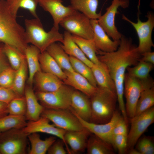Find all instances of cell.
<instances>
[{"instance_id": "6da1fadb", "label": "cell", "mask_w": 154, "mask_h": 154, "mask_svg": "<svg viewBox=\"0 0 154 154\" xmlns=\"http://www.w3.org/2000/svg\"><path fill=\"white\" fill-rule=\"evenodd\" d=\"M97 54L114 82L119 107L122 117L126 119L127 117L123 99L125 72L127 67L134 66L139 62L141 54L132 39L122 35L116 51L106 52L98 50Z\"/></svg>"}, {"instance_id": "7a4b0ae2", "label": "cell", "mask_w": 154, "mask_h": 154, "mask_svg": "<svg viewBox=\"0 0 154 154\" xmlns=\"http://www.w3.org/2000/svg\"><path fill=\"white\" fill-rule=\"evenodd\" d=\"M16 17L10 12L6 1L0 0V42L14 46L24 54L28 45L25 29L17 22Z\"/></svg>"}, {"instance_id": "3957f363", "label": "cell", "mask_w": 154, "mask_h": 154, "mask_svg": "<svg viewBox=\"0 0 154 154\" xmlns=\"http://www.w3.org/2000/svg\"><path fill=\"white\" fill-rule=\"evenodd\" d=\"M91 115L89 122L103 124L109 122L116 110V93L109 89L97 87L90 97Z\"/></svg>"}, {"instance_id": "277c9868", "label": "cell", "mask_w": 154, "mask_h": 154, "mask_svg": "<svg viewBox=\"0 0 154 154\" xmlns=\"http://www.w3.org/2000/svg\"><path fill=\"white\" fill-rule=\"evenodd\" d=\"M25 32L27 42L37 47L41 52L46 50L52 44L59 42L62 43L63 35L53 27L46 32L39 18L26 19Z\"/></svg>"}, {"instance_id": "5b68a950", "label": "cell", "mask_w": 154, "mask_h": 154, "mask_svg": "<svg viewBox=\"0 0 154 154\" xmlns=\"http://www.w3.org/2000/svg\"><path fill=\"white\" fill-rule=\"evenodd\" d=\"M154 86V81L151 77L140 79L126 73L124 80L123 94L126 98L125 104L127 115L130 119L135 116L136 105L141 92L146 89Z\"/></svg>"}, {"instance_id": "8992f818", "label": "cell", "mask_w": 154, "mask_h": 154, "mask_svg": "<svg viewBox=\"0 0 154 154\" xmlns=\"http://www.w3.org/2000/svg\"><path fill=\"white\" fill-rule=\"evenodd\" d=\"M139 4L138 5L137 22L134 23L127 18L124 15L122 18L130 23L135 29L139 38V43L137 46L139 52L141 54L145 52L151 51V48L154 47L152 39V33L154 27V15L153 12L148 11L146 17L147 20L145 22L140 19Z\"/></svg>"}, {"instance_id": "52a82bcc", "label": "cell", "mask_w": 154, "mask_h": 154, "mask_svg": "<svg viewBox=\"0 0 154 154\" xmlns=\"http://www.w3.org/2000/svg\"><path fill=\"white\" fill-rule=\"evenodd\" d=\"M74 90L72 87L64 84L55 91L48 92L37 91L35 94L44 108L68 109L70 106Z\"/></svg>"}, {"instance_id": "ba28073f", "label": "cell", "mask_w": 154, "mask_h": 154, "mask_svg": "<svg viewBox=\"0 0 154 154\" xmlns=\"http://www.w3.org/2000/svg\"><path fill=\"white\" fill-rule=\"evenodd\" d=\"M28 135L22 129H13L1 132L0 154H26Z\"/></svg>"}, {"instance_id": "9c48e42d", "label": "cell", "mask_w": 154, "mask_h": 154, "mask_svg": "<svg viewBox=\"0 0 154 154\" xmlns=\"http://www.w3.org/2000/svg\"><path fill=\"white\" fill-rule=\"evenodd\" d=\"M60 25L72 35L86 39H93L94 32L90 19L79 11H76L64 18Z\"/></svg>"}, {"instance_id": "30bf717a", "label": "cell", "mask_w": 154, "mask_h": 154, "mask_svg": "<svg viewBox=\"0 0 154 154\" xmlns=\"http://www.w3.org/2000/svg\"><path fill=\"white\" fill-rule=\"evenodd\" d=\"M41 116L47 118L56 127L66 131L80 130L85 128L69 109L44 108Z\"/></svg>"}, {"instance_id": "8fae6325", "label": "cell", "mask_w": 154, "mask_h": 154, "mask_svg": "<svg viewBox=\"0 0 154 154\" xmlns=\"http://www.w3.org/2000/svg\"><path fill=\"white\" fill-rule=\"evenodd\" d=\"M131 122L130 129L127 135V150L134 148L141 135L154 123V106L131 119Z\"/></svg>"}, {"instance_id": "7c38bea8", "label": "cell", "mask_w": 154, "mask_h": 154, "mask_svg": "<svg viewBox=\"0 0 154 154\" xmlns=\"http://www.w3.org/2000/svg\"><path fill=\"white\" fill-rule=\"evenodd\" d=\"M129 5V0H113L111 5L106 8V13L97 19L99 25L113 40H120L122 35L115 24V16L118 13L117 9L120 7L127 8Z\"/></svg>"}, {"instance_id": "4fadbf2b", "label": "cell", "mask_w": 154, "mask_h": 154, "mask_svg": "<svg viewBox=\"0 0 154 154\" xmlns=\"http://www.w3.org/2000/svg\"><path fill=\"white\" fill-rule=\"evenodd\" d=\"M50 120L47 118L40 116L35 121H29L22 130L28 135L35 132H41L52 135L63 140L66 146V151L71 154L70 149L66 143L64 135L66 131L56 127L53 124L49 123Z\"/></svg>"}, {"instance_id": "5bb4252c", "label": "cell", "mask_w": 154, "mask_h": 154, "mask_svg": "<svg viewBox=\"0 0 154 154\" xmlns=\"http://www.w3.org/2000/svg\"><path fill=\"white\" fill-rule=\"evenodd\" d=\"M72 113L77 117L84 128L91 133L95 135L112 145V132L117 123L123 117L121 112L116 110L110 121L107 123L103 124H96L85 121Z\"/></svg>"}, {"instance_id": "9a60e30c", "label": "cell", "mask_w": 154, "mask_h": 154, "mask_svg": "<svg viewBox=\"0 0 154 154\" xmlns=\"http://www.w3.org/2000/svg\"><path fill=\"white\" fill-rule=\"evenodd\" d=\"M62 2V0H38V4L50 14L53 21V27L58 30L61 21L77 11L71 5L65 6Z\"/></svg>"}, {"instance_id": "2e32d148", "label": "cell", "mask_w": 154, "mask_h": 154, "mask_svg": "<svg viewBox=\"0 0 154 154\" xmlns=\"http://www.w3.org/2000/svg\"><path fill=\"white\" fill-rule=\"evenodd\" d=\"M94 36L92 40L98 50L110 52L116 51L120 43V40H112L99 25L98 20L90 19Z\"/></svg>"}, {"instance_id": "e0dca14e", "label": "cell", "mask_w": 154, "mask_h": 154, "mask_svg": "<svg viewBox=\"0 0 154 154\" xmlns=\"http://www.w3.org/2000/svg\"><path fill=\"white\" fill-rule=\"evenodd\" d=\"M69 109L82 119L89 122L91 115L90 98L77 90L72 92Z\"/></svg>"}, {"instance_id": "ac0fdd59", "label": "cell", "mask_w": 154, "mask_h": 154, "mask_svg": "<svg viewBox=\"0 0 154 154\" xmlns=\"http://www.w3.org/2000/svg\"><path fill=\"white\" fill-rule=\"evenodd\" d=\"M92 133L87 129L66 131L64 139L70 148L71 154L83 152L86 149L88 139Z\"/></svg>"}, {"instance_id": "d6986e66", "label": "cell", "mask_w": 154, "mask_h": 154, "mask_svg": "<svg viewBox=\"0 0 154 154\" xmlns=\"http://www.w3.org/2000/svg\"><path fill=\"white\" fill-rule=\"evenodd\" d=\"M37 91L48 92L55 91L64 84L56 76L41 70L36 73L34 78Z\"/></svg>"}, {"instance_id": "ffe728a7", "label": "cell", "mask_w": 154, "mask_h": 154, "mask_svg": "<svg viewBox=\"0 0 154 154\" xmlns=\"http://www.w3.org/2000/svg\"><path fill=\"white\" fill-rule=\"evenodd\" d=\"M66 78L63 81L66 85L75 88L90 98L94 93L97 88L93 86L84 77L74 71H64Z\"/></svg>"}, {"instance_id": "44dd1931", "label": "cell", "mask_w": 154, "mask_h": 154, "mask_svg": "<svg viewBox=\"0 0 154 154\" xmlns=\"http://www.w3.org/2000/svg\"><path fill=\"white\" fill-rule=\"evenodd\" d=\"M27 105L25 116L27 120L35 121L38 119L44 108L38 102L32 86L25 87L24 91Z\"/></svg>"}, {"instance_id": "7402d4cb", "label": "cell", "mask_w": 154, "mask_h": 154, "mask_svg": "<svg viewBox=\"0 0 154 154\" xmlns=\"http://www.w3.org/2000/svg\"><path fill=\"white\" fill-rule=\"evenodd\" d=\"M63 35L64 40L63 44H61V45L65 52L69 56L75 58L91 68L94 64L73 41L72 35L66 31L64 32Z\"/></svg>"}, {"instance_id": "603a6c76", "label": "cell", "mask_w": 154, "mask_h": 154, "mask_svg": "<svg viewBox=\"0 0 154 154\" xmlns=\"http://www.w3.org/2000/svg\"><path fill=\"white\" fill-rule=\"evenodd\" d=\"M39 50L31 44L28 45L25 51L24 54L29 71L28 83L32 86L35 74L41 70L39 61V57L40 53Z\"/></svg>"}, {"instance_id": "cb8c5ba5", "label": "cell", "mask_w": 154, "mask_h": 154, "mask_svg": "<svg viewBox=\"0 0 154 154\" xmlns=\"http://www.w3.org/2000/svg\"><path fill=\"white\" fill-rule=\"evenodd\" d=\"M39 61L42 71L53 74L62 81L66 78V76L64 71L46 50L40 52Z\"/></svg>"}, {"instance_id": "d4e9b609", "label": "cell", "mask_w": 154, "mask_h": 154, "mask_svg": "<svg viewBox=\"0 0 154 154\" xmlns=\"http://www.w3.org/2000/svg\"><path fill=\"white\" fill-rule=\"evenodd\" d=\"M46 51L63 71H74L70 63L69 56L64 51L61 44L56 42L53 43L48 46Z\"/></svg>"}, {"instance_id": "484cf974", "label": "cell", "mask_w": 154, "mask_h": 154, "mask_svg": "<svg viewBox=\"0 0 154 154\" xmlns=\"http://www.w3.org/2000/svg\"><path fill=\"white\" fill-rule=\"evenodd\" d=\"M70 5L76 10L86 15L90 19H98L101 13H98V0H70Z\"/></svg>"}, {"instance_id": "4316f807", "label": "cell", "mask_w": 154, "mask_h": 154, "mask_svg": "<svg viewBox=\"0 0 154 154\" xmlns=\"http://www.w3.org/2000/svg\"><path fill=\"white\" fill-rule=\"evenodd\" d=\"M31 144V149L29 152V154H45L56 140V137L51 136L44 140H42L38 133H31L28 135Z\"/></svg>"}, {"instance_id": "83f0119b", "label": "cell", "mask_w": 154, "mask_h": 154, "mask_svg": "<svg viewBox=\"0 0 154 154\" xmlns=\"http://www.w3.org/2000/svg\"><path fill=\"white\" fill-rule=\"evenodd\" d=\"M113 147L111 145L92 133L88 139L86 149L88 154H113Z\"/></svg>"}, {"instance_id": "f1b7e54d", "label": "cell", "mask_w": 154, "mask_h": 154, "mask_svg": "<svg viewBox=\"0 0 154 154\" xmlns=\"http://www.w3.org/2000/svg\"><path fill=\"white\" fill-rule=\"evenodd\" d=\"M91 69L98 87L107 88L116 93L114 82L104 65L94 64Z\"/></svg>"}, {"instance_id": "f546056e", "label": "cell", "mask_w": 154, "mask_h": 154, "mask_svg": "<svg viewBox=\"0 0 154 154\" xmlns=\"http://www.w3.org/2000/svg\"><path fill=\"white\" fill-rule=\"evenodd\" d=\"M73 41L80 47L86 56L94 64L103 65L97 55V50L92 40L82 38L72 35Z\"/></svg>"}, {"instance_id": "4dcf8cb0", "label": "cell", "mask_w": 154, "mask_h": 154, "mask_svg": "<svg viewBox=\"0 0 154 154\" xmlns=\"http://www.w3.org/2000/svg\"><path fill=\"white\" fill-rule=\"evenodd\" d=\"M8 7L11 13L17 17L19 9L27 10L35 18H38L36 12L38 0H6Z\"/></svg>"}, {"instance_id": "1f68e13d", "label": "cell", "mask_w": 154, "mask_h": 154, "mask_svg": "<svg viewBox=\"0 0 154 154\" xmlns=\"http://www.w3.org/2000/svg\"><path fill=\"white\" fill-rule=\"evenodd\" d=\"M27 67L25 59L22 61L20 66L16 70L13 84L11 88L19 96H24Z\"/></svg>"}, {"instance_id": "d6a6232c", "label": "cell", "mask_w": 154, "mask_h": 154, "mask_svg": "<svg viewBox=\"0 0 154 154\" xmlns=\"http://www.w3.org/2000/svg\"><path fill=\"white\" fill-rule=\"evenodd\" d=\"M25 116L8 114L0 118V131L4 132L13 129H22L27 122Z\"/></svg>"}, {"instance_id": "836d02e7", "label": "cell", "mask_w": 154, "mask_h": 154, "mask_svg": "<svg viewBox=\"0 0 154 154\" xmlns=\"http://www.w3.org/2000/svg\"><path fill=\"white\" fill-rule=\"evenodd\" d=\"M154 105V86H153L146 89L141 92L136 105L135 116L153 106Z\"/></svg>"}, {"instance_id": "e575fe53", "label": "cell", "mask_w": 154, "mask_h": 154, "mask_svg": "<svg viewBox=\"0 0 154 154\" xmlns=\"http://www.w3.org/2000/svg\"><path fill=\"white\" fill-rule=\"evenodd\" d=\"M69 58L74 71L84 77L91 84L97 88V84L91 68L74 57L69 56Z\"/></svg>"}, {"instance_id": "d590c367", "label": "cell", "mask_w": 154, "mask_h": 154, "mask_svg": "<svg viewBox=\"0 0 154 154\" xmlns=\"http://www.w3.org/2000/svg\"><path fill=\"white\" fill-rule=\"evenodd\" d=\"M4 50L11 66L17 70L26 59L25 54L17 48L7 44H4Z\"/></svg>"}, {"instance_id": "8d00e7d4", "label": "cell", "mask_w": 154, "mask_h": 154, "mask_svg": "<svg viewBox=\"0 0 154 154\" xmlns=\"http://www.w3.org/2000/svg\"><path fill=\"white\" fill-rule=\"evenodd\" d=\"M154 64L139 60L135 65L127 68V73L130 76L140 79L146 78L149 76V73L153 69Z\"/></svg>"}, {"instance_id": "74e56055", "label": "cell", "mask_w": 154, "mask_h": 154, "mask_svg": "<svg viewBox=\"0 0 154 154\" xmlns=\"http://www.w3.org/2000/svg\"><path fill=\"white\" fill-rule=\"evenodd\" d=\"M8 114L16 116H25L27 111V105L25 96L17 97L7 104Z\"/></svg>"}, {"instance_id": "f35d334b", "label": "cell", "mask_w": 154, "mask_h": 154, "mask_svg": "<svg viewBox=\"0 0 154 154\" xmlns=\"http://www.w3.org/2000/svg\"><path fill=\"white\" fill-rule=\"evenodd\" d=\"M16 72L11 66L2 71L0 73V86L11 89L13 84Z\"/></svg>"}, {"instance_id": "ab89813d", "label": "cell", "mask_w": 154, "mask_h": 154, "mask_svg": "<svg viewBox=\"0 0 154 154\" xmlns=\"http://www.w3.org/2000/svg\"><path fill=\"white\" fill-rule=\"evenodd\" d=\"M136 145L137 149L141 154H154V144L151 137L145 136L139 139Z\"/></svg>"}, {"instance_id": "60d3db41", "label": "cell", "mask_w": 154, "mask_h": 154, "mask_svg": "<svg viewBox=\"0 0 154 154\" xmlns=\"http://www.w3.org/2000/svg\"><path fill=\"white\" fill-rule=\"evenodd\" d=\"M112 145L117 150L119 154H124L127 151V135H117L113 136Z\"/></svg>"}, {"instance_id": "b9f144b4", "label": "cell", "mask_w": 154, "mask_h": 154, "mask_svg": "<svg viewBox=\"0 0 154 154\" xmlns=\"http://www.w3.org/2000/svg\"><path fill=\"white\" fill-rule=\"evenodd\" d=\"M65 143L63 140L60 139L56 140L49 147L47 151L48 154H66L68 153L65 149L64 145Z\"/></svg>"}, {"instance_id": "7bdbcfd3", "label": "cell", "mask_w": 154, "mask_h": 154, "mask_svg": "<svg viewBox=\"0 0 154 154\" xmlns=\"http://www.w3.org/2000/svg\"><path fill=\"white\" fill-rule=\"evenodd\" d=\"M127 123L122 117L117 123L112 132V139L113 136L117 135H127Z\"/></svg>"}, {"instance_id": "ee69618b", "label": "cell", "mask_w": 154, "mask_h": 154, "mask_svg": "<svg viewBox=\"0 0 154 154\" xmlns=\"http://www.w3.org/2000/svg\"><path fill=\"white\" fill-rule=\"evenodd\" d=\"M19 97L10 88L0 86V102L8 104L13 99Z\"/></svg>"}, {"instance_id": "f6af8a7d", "label": "cell", "mask_w": 154, "mask_h": 154, "mask_svg": "<svg viewBox=\"0 0 154 154\" xmlns=\"http://www.w3.org/2000/svg\"><path fill=\"white\" fill-rule=\"evenodd\" d=\"M4 44L0 42V73L5 68L11 66L4 50Z\"/></svg>"}, {"instance_id": "bcb514c9", "label": "cell", "mask_w": 154, "mask_h": 154, "mask_svg": "<svg viewBox=\"0 0 154 154\" xmlns=\"http://www.w3.org/2000/svg\"><path fill=\"white\" fill-rule=\"evenodd\" d=\"M141 54V56L140 60L154 64V52H147Z\"/></svg>"}, {"instance_id": "7dc6e473", "label": "cell", "mask_w": 154, "mask_h": 154, "mask_svg": "<svg viewBox=\"0 0 154 154\" xmlns=\"http://www.w3.org/2000/svg\"><path fill=\"white\" fill-rule=\"evenodd\" d=\"M8 114L7 104L0 102V118Z\"/></svg>"}, {"instance_id": "c3c4849f", "label": "cell", "mask_w": 154, "mask_h": 154, "mask_svg": "<svg viewBox=\"0 0 154 154\" xmlns=\"http://www.w3.org/2000/svg\"><path fill=\"white\" fill-rule=\"evenodd\" d=\"M128 153L129 154H141L137 149L134 148L129 149Z\"/></svg>"}, {"instance_id": "681fc988", "label": "cell", "mask_w": 154, "mask_h": 154, "mask_svg": "<svg viewBox=\"0 0 154 154\" xmlns=\"http://www.w3.org/2000/svg\"><path fill=\"white\" fill-rule=\"evenodd\" d=\"M1 132L0 131V135H1Z\"/></svg>"}, {"instance_id": "f907efd6", "label": "cell", "mask_w": 154, "mask_h": 154, "mask_svg": "<svg viewBox=\"0 0 154 154\" xmlns=\"http://www.w3.org/2000/svg\"><path fill=\"white\" fill-rule=\"evenodd\" d=\"M0 154H1L0 153Z\"/></svg>"}]
</instances>
